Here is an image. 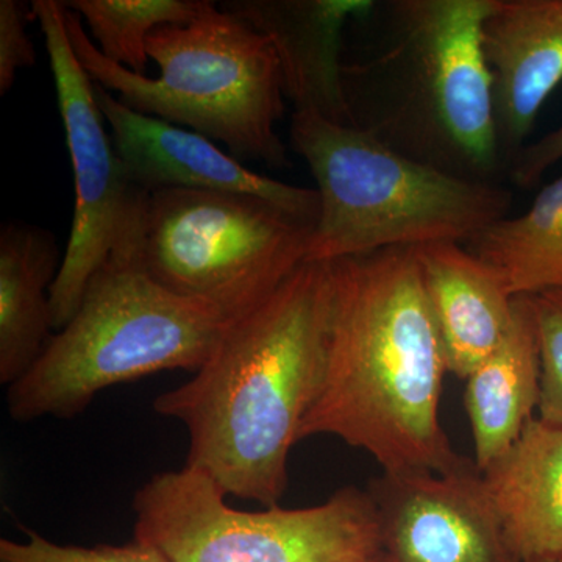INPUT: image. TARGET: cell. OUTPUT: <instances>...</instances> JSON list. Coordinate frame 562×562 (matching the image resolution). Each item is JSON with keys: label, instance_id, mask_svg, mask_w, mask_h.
Segmentation results:
<instances>
[{"label": "cell", "instance_id": "cell-11", "mask_svg": "<svg viewBox=\"0 0 562 562\" xmlns=\"http://www.w3.org/2000/svg\"><path fill=\"white\" fill-rule=\"evenodd\" d=\"M94 95L128 177L140 190L241 192L276 203L302 220L317 221L316 190L251 172L201 133L128 109L95 81Z\"/></svg>", "mask_w": 562, "mask_h": 562}, {"label": "cell", "instance_id": "cell-22", "mask_svg": "<svg viewBox=\"0 0 562 562\" xmlns=\"http://www.w3.org/2000/svg\"><path fill=\"white\" fill-rule=\"evenodd\" d=\"M33 16L20 0L0 2V94L5 95L13 87L21 69L32 68L36 52L25 32L27 21Z\"/></svg>", "mask_w": 562, "mask_h": 562}, {"label": "cell", "instance_id": "cell-23", "mask_svg": "<svg viewBox=\"0 0 562 562\" xmlns=\"http://www.w3.org/2000/svg\"><path fill=\"white\" fill-rule=\"evenodd\" d=\"M561 160L562 124L536 143L525 146L509 166V176L517 187L532 188L541 181L543 173Z\"/></svg>", "mask_w": 562, "mask_h": 562}, {"label": "cell", "instance_id": "cell-14", "mask_svg": "<svg viewBox=\"0 0 562 562\" xmlns=\"http://www.w3.org/2000/svg\"><path fill=\"white\" fill-rule=\"evenodd\" d=\"M414 255L447 372L468 380L505 338L516 297L465 244H427Z\"/></svg>", "mask_w": 562, "mask_h": 562}, {"label": "cell", "instance_id": "cell-7", "mask_svg": "<svg viewBox=\"0 0 562 562\" xmlns=\"http://www.w3.org/2000/svg\"><path fill=\"white\" fill-rule=\"evenodd\" d=\"M316 222L241 192H149L139 260L166 290L238 321L306 262Z\"/></svg>", "mask_w": 562, "mask_h": 562}, {"label": "cell", "instance_id": "cell-18", "mask_svg": "<svg viewBox=\"0 0 562 562\" xmlns=\"http://www.w3.org/2000/svg\"><path fill=\"white\" fill-rule=\"evenodd\" d=\"M465 246L501 273L514 297L562 290V173L524 214L495 222Z\"/></svg>", "mask_w": 562, "mask_h": 562}, {"label": "cell", "instance_id": "cell-12", "mask_svg": "<svg viewBox=\"0 0 562 562\" xmlns=\"http://www.w3.org/2000/svg\"><path fill=\"white\" fill-rule=\"evenodd\" d=\"M231 11L268 36L279 58L284 98L295 111H312L357 125L341 63L342 33L375 9L372 0H236Z\"/></svg>", "mask_w": 562, "mask_h": 562}, {"label": "cell", "instance_id": "cell-25", "mask_svg": "<svg viewBox=\"0 0 562 562\" xmlns=\"http://www.w3.org/2000/svg\"><path fill=\"white\" fill-rule=\"evenodd\" d=\"M380 562H382V561H380Z\"/></svg>", "mask_w": 562, "mask_h": 562}, {"label": "cell", "instance_id": "cell-19", "mask_svg": "<svg viewBox=\"0 0 562 562\" xmlns=\"http://www.w3.org/2000/svg\"><path fill=\"white\" fill-rule=\"evenodd\" d=\"M87 22L98 49L116 65L147 76V40L168 25L198 20L210 0H70L63 2Z\"/></svg>", "mask_w": 562, "mask_h": 562}, {"label": "cell", "instance_id": "cell-17", "mask_svg": "<svg viewBox=\"0 0 562 562\" xmlns=\"http://www.w3.org/2000/svg\"><path fill=\"white\" fill-rule=\"evenodd\" d=\"M63 257L49 231L7 224L0 232V383L11 386L52 336V286Z\"/></svg>", "mask_w": 562, "mask_h": 562}, {"label": "cell", "instance_id": "cell-21", "mask_svg": "<svg viewBox=\"0 0 562 562\" xmlns=\"http://www.w3.org/2000/svg\"><path fill=\"white\" fill-rule=\"evenodd\" d=\"M531 299L542 368L538 417L562 425V290L543 292Z\"/></svg>", "mask_w": 562, "mask_h": 562}, {"label": "cell", "instance_id": "cell-1", "mask_svg": "<svg viewBox=\"0 0 562 562\" xmlns=\"http://www.w3.org/2000/svg\"><path fill=\"white\" fill-rule=\"evenodd\" d=\"M327 361L302 439L330 435L364 450L384 473H450L454 452L439 419L443 375L414 247L330 262Z\"/></svg>", "mask_w": 562, "mask_h": 562}, {"label": "cell", "instance_id": "cell-6", "mask_svg": "<svg viewBox=\"0 0 562 562\" xmlns=\"http://www.w3.org/2000/svg\"><path fill=\"white\" fill-rule=\"evenodd\" d=\"M492 5L494 0L392 2L395 40L376 61L390 81L387 110L364 127L408 157L484 183H497L506 162L483 47Z\"/></svg>", "mask_w": 562, "mask_h": 562}, {"label": "cell", "instance_id": "cell-9", "mask_svg": "<svg viewBox=\"0 0 562 562\" xmlns=\"http://www.w3.org/2000/svg\"><path fill=\"white\" fill-rule=\"evenodd\" d=\"M32 13L49 55L76 187L69 241L50 291L58 331L72 319L92 276L114 251L138 241L149 192L133 183L106 133L94 81L66 31L65 7L57 0H33Z\"/></svg>", "mask_w": 562, "mask_h": 562}, {"label": "cell", "instance_id": "cell-24", "mask_svg": "<svg viewBox=\"0 0 562 562\" xmlns=\"http://www.w3.org/2000/svg\"><path fill=\"white\" fill-rule=\"evenodd\" d=\"M532 562H562L561 558H552V560L532 561Z\"/></svg>", "mask_w": 562, "mask_h": 562}, {"label": "cell", "instance_id": "cell-3", "mask_svg": "<svg viewBox=\"0 0 562 562\" xmlns=\"http://www.w3.org/2000/svg\"><path fill=\"white\" fill-rule=\"evenodd\" d=\"M290 136L319 194L306 262L465 244L512 210V192L501 184L439 171L360 125L295 111Z\"/></svg>", "mask_w": 562, "mask_h": 562}, {"label": "cell", "instance_id": "cell-13", "mask_svg": "<svg viewBox=\"0 0 562 562\" xmlns=\"http://www.w3.org/2000/svg\"><path fill=\"white\" fill-rule=\"evenodd\" d=\"M498 143L509 166L562 81V0H494L483 25Z\"/></svg>", "mask_w": 562, "mask_h": 562}, {"label": "cell", "instance_id": "cell-2", "mask_svg": "<svg viewBox=\"0 0 562 562\" xmlns=\"http://www.w3.org/2000/svg\"><path fill=\"white\" fill-rule=\"evenodd\" d=\"M330 262H303L268 301L225 333L203 368L154 401L190 438L188 468L225 495L279 506L327 361Z\"/></svg>", "mask_w": 562, "mask_h": 562}, {"label": "cell", "instance_id": "cell-10", "mask_svg": "<svg viewBox=\"0 0 562 562\" xmlns=\"http://www.w3.org/2000/svg\"><path fill=\"white\" fill-rule=\"evenodd\" d=\"M371 495L382 562H519L475 461L450 473H382Z\"/></svg>", "mask_w": 562, "mask_h": 562}, {"label": "cell", "instance_id": "cell-8", "mask_svg": "<svg viewBox=\"0 0 562 562\" xmlns=\"http://www.w3.org/2000/svg\"><path fill=\"white\" fill-rule=\"evenodd\" d=\"M198 469L155 473L136 491L135 538L171 562H380L371 495L341 487L321 505L238 512Z\"/></svg>", "mask_w": 562, "mask_h": 562}, {"label": "cell", "instance_id": "cell-15", "mask_svg": "<svg viewBox=\"0 0 562 562\" xmlns=\"http://www.w3.org/2000/svg\"><path fill=\"white\" fill-rule=\"evenodd\" d=\"M482 476L517 560L561 558L562 425L535 417Z\"/></svg>", "mask_w": 562, "mask_h": 562}, {"label": "cell", "instance_id": "cell-4", "mask_svg": "<svg viewBox=\"0 0 562 562\" xmlns=\"http://www.w3.org/2000/svg\"><path fill=\"white\" fill-rule=\"evenodd\" d=\"M138 244L111 255L72 319L7 387L11 419H72L111 386L177 369L195 373L210 360L236 321L157 283L139 260Z\"/></svg>", "mask_w": 562, "mask_h": 562}, {"label": "cell", "instance_id": "cell-5", "mask_svg": "<svg viewBox=\"0 0 562 562\" xmlns=\"http://www.w3.org/2000/svg\"><path fill=\"white\" fill-rule=\"evenodd\" d=\"M65 20L88 76L128 109L220 140L236 160L291 165L277 133L286 99L279 58L268 36L241 18L210 2L190 24L151 33L147 52L160 68L157 79L110 61L66 7Z\"/></svg>", "mask_w": 562, "mask_h": 562}, {"label": "cell", "instance_id": "cell-16", "mask_svg": "<svg viewBox=\"0 0 562 562\" xmlns=\"http://www.w3.org/2000/svg\"><path fill=\"white\" fill-rule=\"evenodd\" d=\"M541 349L532 299L516 297L505 338L465 380L476 468L502 457L535 419L541 402Z\"/></svg>", "mask_w": 562, "mask_h": 562}, {"label": "cell", "instance_id": "cell-20", "mask_svg": "<svg viewBox=\"0 0 562 562\" xmlns=\"http://www.w3.org/2000/svg\"><path fill=\"white\" fill-rule=\"evenodd\" d=\"M22 542L0 539V562H171L161 550L143 539L124 546H63L36 531L25 530Z\"/></svg>", "mask_w": 562, "mask_h": 562}]
</instances>
